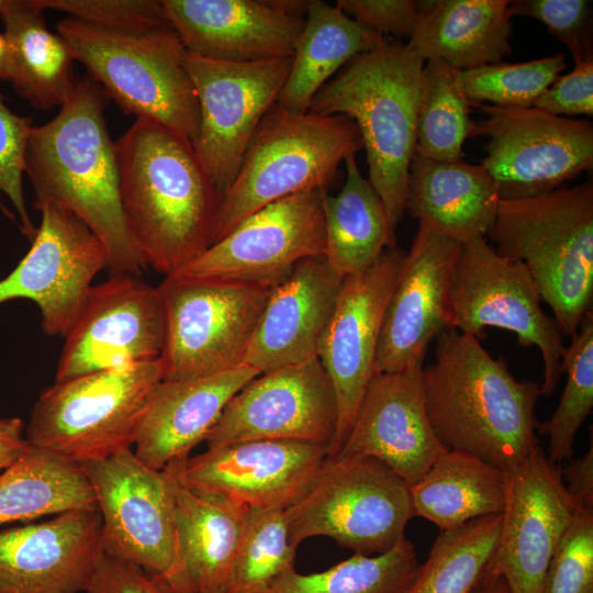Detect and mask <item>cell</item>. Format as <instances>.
I'll list each match as a JSON object with an SVG mask.
<instances>
[{"label":"cell","mask_w":593,"mask_h":593,"mask_svg":"<svg viewBox=\"0 0 593 593\" xmlns=\"http://www.w3.org/2000/svg\"><path fill=\"white\" fill-rule=\"evenodd\" d=\"M115 153L134 246L145 267L174 275L213 244L222 193L192 143L154 121L136 119Z\"/></svg>","instance_id":"1"},{"label":"cell","mask_w":593,"mask_h":593,"mask_svg":"<svg viewBox=\"0 0 593 593\" xmlns=\"http://www.w3.org/2000/svg\"><path fill=\"white\" fill-rule=\"evenodd\" d=\"M421 384L428 421L446 449L505 471L539 447L540 383L516 380L507 361L493 358L475 337L444 329Z\"/></svg>","instance_id":"2"},{"label":"cell","mask_w":593,"mask_h":593,"mask_svg":"<svg viewBox=\"0 0 593 593\" xmlns=\"http://www.w3.org/2000/svg\"><path fill=\"white\" fill-rule=\"evenodd\" d=\"M59 108L30 134L24 172L35 192L34 206L48 203L69 211L101 240L112 273L139 276L146 267L125 222L115 143L99 85L89 77L78 80Z\"/></svg>","instance_id":"3"},{"label":"cell","mask_w":593,"mask_h":593,"mask_svg":"<svg viewBox=\"0 0 593 593\" xmlns=\"http://www.w3.org/2000/svg\"><path fill=\"white\" fill-rule=\"evenodd\" d=\"M423 68L424 60L407 43L383 37L349 60L309 108L312 113L345 115L355 122L366 149L368 180L394 233L406 211Z\"/></svg>","instance_id":"4"},{"label":"cell","mask_w":593,"mask_h":593,"mask_svg":"<svg viewBox=\"0 0 593 593\" xmlns=\"http://www.w3.org/2000/svg\"><path fill=\"white\" fill-rule=\"evenodd\" d=\"M486 235L499 255L525 266L562 334L572 337L592 311V181L500 200Z\"/></svg>","instance_id":"5"},{"label":"cell","mask_w":593,"mask_h":593,"mask_svg":"<svg viewBox=\"0 0 593 593\" xmlns=\"http://www.w3.org/2000/svg\"><path fill=\"white\" fill-rule=\"evenodd\" d=\"M56 31L89 78L124 112L194 142L199 102L186 68L187 51L171 25L112 30L68 16Z\"/></svg>","instance_id":"6"},{"label":"cell","mask_w":593,"mask_h":593,"mask_svg":"<svg viewBox=\"0 0 593 593\" xmlns=\"http://www.w3.org/2000/svg\"><path fill=\"white\" fill-rule=\"evenodd\" d=\"M361 148L360 132L347 116L295 112L276 101L222 193L213 244L270 203L304 191L327 190L339 164Z\"/></svg>","instance_id":"7"},{"label":"cell","mask_w":593,"mask_h":593,"mask_svg":"<svg viewBox=\"0 0 593 593\" xmlns=\"http://www.w3.org/2000/svg\"><path fill=\"white\" fill-rule=\"evenodd\" d=\"M161 380L156 359L55 381L33 405L25 438L33 448L79 465L131 448Z\"/></svg>","instance_id":"8"},{"label":"cell","mask_w":593,"mask_h":593,"mask_svg":"<svg viewBox=\"0 0 593 593\" xmlns=\"http://www.w3.org/2000/svg\"><path fill=\"white\" fill-rule=\"evenodd\" d=\"M415 517L410 485L368 456H328L307 492L284 510L290 542L325 536L363 555H378L405 538Z\"/></svg>","instance_id":"9"},{"label":"cell","mask_w":593,"mask_h":593,"mask_svg":"<svg viewBox=\"0 0 593 593\" xmlns=\"http://www.w3.org/2000/svg\"><path fill=\"white\" fill-rule=\"evenodd\" d=\"M540 293L525 266L508 260L477 236L458 243L447 293V328L482 339L485 327L516 335L542 359L540 396H550L561 378L567 346L556 320L541 307Z\"/></svg>","instance_id":"10"},{"label":"cell","mask_w":593,"mask_h":593,"mask_svg":"<svg viewBox=\"0 0 593 593\" xmlns=\"http://www.w3.org/2000/svg\"><path fill=\"white\" fill-rule=\"evenodd\" d=\"M94 491L105 556L139 567L176 593H195L181 555L170 473L132 448L81 463Z\"/></svg>","instance_id":"11"},{"label":"cell","mask_w":593,"mask_h":593,"mask_svg":"<svg viewBox=\"0 0 593 593\" xmlns=\"http://www.w3.org/2000/svg\"><path fill=\"white\" fill-rule=\"evenodd\" d=\"M272 287L165 277L157 287L165 322L163 380L211 376L244 365Z\"/></svg>","instance_id":"12"},{"label":"cell","mask_w":593,"mask_h":593,"mask_svg":"<svg viewBox=\"0 0 593 593\" xmlns=\"http://www.w3.org/2000/svg\"><path fill=\"white\" fill-rule=\"evenodd\" d=\"M485 119L471 136H484L481 165L495 182L500 200L551 192L593 167V124L558 116L535 107L479 104Z\"/></svg>","instance_id":"13"},{"label":"cell","mask_w":593,"mask_h":593,"mask_svg":"<svg viewBox=\"0 0 593 593\" xmlns=\"http://www.w3.org/2000/svg\"><path fill=\"white\" fill-rule=\"evenodd\" d=\"M291 64L292 57L225 61L187 52L186 68L200 110L192 146L221 193L233 181L257 126L277 101Z\"/></svg>","instance_id":"14"},{"label":"cell","mask_w":593,"mask_h":593,"mask_svg":"<svg viewBox=\"0 0 593 593\" xmlns=\"http://www.w3.org/2000/svg\"><path fill=\"white\" fill-rule=\"evenodd\" d=\"M325 192L304 191L264 206L170 276L277 284L301 260L325 256Z\"/></svg>","instance_id":"15"},{"label":"cell","mask_w":593,"mask_h":593,"mask_svg":"<svg viewBox=\"0 0 593 593\" xmlns=\"http://www.w3.org/2000/svg\"><path fill=\"white\" fill-rule=\"evenodd\" d=\"M338 426L333 385L318 359L262 372L225 405L204 441L296 440L328 446Z\"/></svg>","instance_id":"16"},{"label":"cell","mask_w":593,"mask_h":593,"mask_svg":"<svg viewBox=\"0 0 593 593\" xmlns=\"http://www.w3.org/2000/svg\"><path fill=\"white\" fill-rule=\"evenodd\" d=\"M165 334L157 287L131 273L92 286L66 333L55 381L159 359Z\"/></svg>","instance_id":"17"},{"label":"cell","mask_w":593,"mask_h":593,"mask_svg":"<svg viewBox=\"0 0 593 593\" xmlns=\"http://www.w3.org/2000/svg\"><path fill=\"white\" fill-rule=\"evenodd\" d=\"M42 214L32 246L19 265L0 280V304L33 301L46 335L65 336L76 320L93 278L108 268V254L94 233L69 211L53 204Z\"/></svg>","instance_id":"18"},{"label":"cell","mask_w":593,"mask_h":593,"mask_svg":"<svg viewBox=\"0 0 593 593\" xmlns=\"http://www.w3.org/2000/svg\"><path fill=\"white\" fill-rule=\"evenodd\" d=\"M505 473L499 539L489 568L504 575L514 593H541L548 563L578 507L561 467L540 446Z\"/></svg>","instance_id":"19"},{"label":"cell","mask_w":593,"mask_h":593,"mask_svg":"<svg viewBox=\"0 0 593 593\" xmlns=\"http://www.w3.org/2000/svg\"><path fill=\"white\" fill-rule=\"evenodd\" d=\"M405 253L385 248L363 271L346 277L322 338L318 360L335 392L338 426L331 456L344 444L374 374L384 310Z\"/></svg>","instance_id":"20"},{"label":"cell","mask_w":593,"mask_h":593,"mask_svg":"<svg viewBox=\"0 0 593 593\" xmlns=\"http://www.w3.org/2000/svg\"><path fill=\"white\" fill-rule=\"evenodd\" d=\"M329 448L296 440H248L189 457L183 483L193 493L250 510H286L311 488Z\"/></svg>","instance_id":"21"},{"label":"cell","mask_w":593,"mask_h":593,"mask_svg":"<svg viewBox=\"0 0 593 593\" xmlns=\"http://www.w3.org/2000/svg\"><path fill=\"white\" fill-rule=\"evenodd\" d=\"M192 55L225 61L292 57L309 1L161 0Z\"/></svg>","instance_id":"22"},{"label":"cell","mask_w":593,"mask_h":593,"mask_svg":"<svg viewBox=\"0 0 593 593\" xmlns=\"http://www.w3.org/2000/svg\"><path fill=\"white\" fill-rule=\"evenodd\" d=\"M98 507L0 529V593L85 591L104 552Z\"/></svg>","instance_id":"23"},{"label":"cell","mask_w":593,"mask_h":593,"mask_svg":"<svg viewBox=\"0 0 593 593\" xmlns=\"http://www.w3.org/2000/svg\"><path fill=\"white\" fill-rule=\"evenodd\" d=\"M424 359L371 378L355 422L336 455L373 457L410 486L447 449L427 417L421 384ZM335 456V455H334Z\"/></svg>","instance_id":"24"},{"label":"cell","mask_w":593,"mask_h":593,"mask_svg":"<svg viewBox=\"0 0 593 593\" xmlns=\"http://www.w3.org/2000/svg\"><path fill=\"white\" fill-rule=\"evenodd\" d=\"M458 243L419 224L389 296L374 373L398 372L425 359L428 345L447 328V293Z\"/></svg>","instance_id":"25"},{"label":"cell","mask_w":593,"mask_h":593,"mask_svg":"<svg viewBox=\"0 0 593 593\" xmlns=\"http://www.w3.org/2000/svg\"><path fill=\"white\" fill-rule=\"evenodd\" d=\"M344 279L325 256L298 262L272 287L244 365L262 373L318 359Z\"/></svg>","instance_id":"26"},{"label":"cell","mask_w":593,"mask_h":593,"mask_svg":"<svg viewBox=\"0 0 593 593\" xmlns=\"http://www.w3.org/2000/svg\"><path fill=\"white\" fill-rule=\"evenodd\" d=\"M260 372L247 365L198 378L161 380L149 394L134 454L146 466L163 470L188 459L204 441L228 401Z\"/></svg>","instance_id":"27"},{"label":"cell","mask_w":593,"mask_h":593,"mask_svg":"<svg viewBox=\"0 0 593 593\" xmlns=\"http://www.w3.org/2000/svg\"><path fill=\"white\" fill-rule=\"evenodd\" d=\"M512 18L508 0L417 1L407 45L457 71L499 64L512 52Z\"/></svg>","instance_id":"28"},{"label":"cell","mask_w":593,"mask_h":593,"mask_svg":"<svg viewBox=\"0 0 593 593\" xmlns=\"http://www.w3.org/2000/svg\"><path fill=\"white\" fill-rule=\"evenodd\" d=\"M499 203L495 182L481 164L438 161L414 154L406 211L419 224L461 243L489 233Z\"/></svg>","instance_id":"29"},{"label":"cell","mask_w":593,"mask_h":593,"mask_svg":"<svg viewBox=\"0 0 593 593\" xmlns=\"http://www.w3.org/2000/svg\"><path fill=\"white\" fill-rule=\"evenodd\" d=\"M186 460L165 468L171 478L175 523L186 570L195 593H225L250 508L193 493L181 478Z\"/></svg>","instance_id":"30"},{"label":"cell","mask_w":593,"mask_h":593,"mask_svg":"<svg viewBox=\"0 0 593 593\" xmlns=\"http://www.w3.org/2000/svg\"><path fill=\"white\" fill-rule=\"evenodd\" d=\"M37 0H2L0 19L10 47V79L33 108L60 107L75 86V57L68 43L52 32Z\"/></svg>","instance_id":"31"},{"label":"cell","mask_w":593,"mask_h":593,"mask_svg":"<svg viewBox=\"0 0 593 593\" xmlns=\"http://www.w3.org/2000/svg\"><path fill=\"white\" fill-rule=\"evenodd\" d=\"M382 38L336 4L309 1L290 71L277 102L295 112H307L314 96L336 72Z\"/></svg>","instance_id":"32"},{"label":"cell","mask_w":593,"mask_h":593,"mask_svg":"<svg viewBox=\"0 0 593 593\" xmlns=\"http://www.w3.org/2000/svg\"><path fill=\"white\" fill-rule=\"evenodd\" d=\"M506 473L467 452L447 449L410 486L415 516L439 530L500 514L504 506Z\"/></svg>","instance_id":"33"},{"label":"cell","mask_w":593,"mask_h":593,"mask_svg":"<svg viewBox=\"0 0 593 593\" xmlns=\"http://www.w3.org/2000/svg\"><path fill=\"white\" fill-rule=\"evenodd\" d=\"M346 179L342 190L325 192V258L343 278L371 266L381 253L396 246L395 233L382 201L357 165L356 155L345 159Z\"/></svg>","instance_id":"34"},{"label":"cell","mask_w":593,"mask_h":593,"mask_svg":"<svg viewBox=\"0 0 593 593\" xmlns=\"http://www.w3.org/2000/svg\"><path fill=\"white\" fill-rule=\"evenodd\" d=\"M97 507L79 463L33 448L0 474V526Z\"/></svg>","instance_id":"35"},{"label":"cell","mask_w":593,"mask_h":593,"mask_svg":"<svg viewBox=\"0 0 593 593\" xmlns=\"http://www.w3.org/2000/svg\"><path fill=\"white\" fill-rule=\"evenodd\" d=\"M415 546L403 538L378 555L355 552L322 571L281 574L268 593H406L418 568Z\"/></svg>","instance_id":"36"},{"label":"cell","mask_w":593,"mask_h":593,"mask_svg":"<svg viewBox=\"0 0 593 593\" xmlns=\"http://www.w3.org/2000/svg\"><path fill=\"white\" fill-rule=\"evenodd\" d=\"M501 513L440 530L406 593H467L491 561Z\"/></svg>","instance_id":"37"},{"label":"cell","mask_w":593,"mask_h":593,"mask_svg":"<svg viewBox=\"0 0 593 593\" xmlns=\"http://www.w3.org/2000/svg\"><path fill=\"white\" fill-rule=\"evenodd\" d=\"M457 70L439 60L424 65L415 155L438 160L460 159L462 146L471 136L470 103L456 87Z\"/></svg>","instance_id":"38"},{"label":"cell","mask_w":593,"mask_h":593,"mask_svg":"<svg viewBox=\"0 0 593 593\" xmlns=\"http://www.w3.org/2000/svg\"><path fill=\"white\" fill-rule=\"evenodd\" d=\"M561 373L567 380L558 406L549 419L537 424L549 438L547 457L558 465L572 458L575 435L593 409V311L571 337Z\"/></svg>","instance_id":"39"},{"label":"cell","mask_w":593,"mask_h":593,"mask_svg":"<svg viewBox=\"0 0 593 593\" xmlns=\"http://www.w3.org/2000/svg\"><path fill=\"white\" fill-rule=\"evenodd\" d=\"M567 67L557 53L524 63H499L456 71V87L470 105L525 109L534 107Z\"/></svg>","instance_id":"40"},{"label":"cell","mask_w":593,"mask_h":593,"mask_svg":"<svg viewBox=\"0 0 593 593\" xmlns=\"http://www.w3.org/2000/svg\"><path fill=\"white\" fill-rule=\"evenodd\" d=\"M298 547L289 540L284 510H250L225 593H268L294 569Z\"/></svg>","instance_id":"41"},{"label":"cell","mask_w":593,"mask_h":593,"mask_svg":"<svg viewBox=\"0 0 593 593\" xmlns=\"http://www.w3.org/2000/svg\"><path fill=\"white\" fill-rule=\"evenodd\" d=\"M541 593H593V511L574 513L548 563Z\"/></svg>","instance_id":"42"},{"label":"cell","mask_w":593,"mask_h":593,"mask_svg":"<svg viewBox=\"0 0 593 593\" xmlns=\"http://www.w3.org/2000/svg\"><path fill=\"white\" fill-rule=\"evenodd\" d=\"M512 16L533 18L561 42L574 64L593 57V13L588 0L510 1Z\"/></svg>","instance_id":"43"},{"label":"cell","mask_w":593,"mask_h":593,"mask_svg":"<svg viewBox=\"0 0 593 593\" xmlns=\"http://www.w3.org/2000/svg\"><path fill=\"white\" fill-rule=\"evenodd\" d=\"M32 128L33 119L13 113L0 94V193L5 194L13 204L21 221V231L31 240L37 228L33 225L26 210L22 179ZM0 209L9 216L11 215L1 203Z\"/></svg>","instance_id":"44"},{"label":"cell","mask_w":593,"mask_h":593,"mask_svg":"<svg viewBox=\"0 0 593 593\" xmlns=\"http://www.w3.org/2000/svg\"><path fill=\"white\" fill-rule=\"evenodd\" d=\"M44 9L112 30H146L168 22L160 1L154 0H37Z\"/></svg>","instance_id":"45"},{"label":"cell","mask_w":593,"mask_h":593,"mask_svg":"<svg viewBox=\"0 0 593 593\" xmlns=\"http://www.w3.org/2000/svg\"><path fill=\"white\" fill-rule=\"evenodd\" d=\"M336 5L350 19L383 37H409L416 19L417 1L338 0Z\"/></svg>","instance_id":"46"},{"label":"cell","mask_w":593,"mask_h":593,"mask_svg":"<svg viewBox=\"0 0 593 593\" xmlns=\"http://www.w3.org/2000/svg\"><path fill=\"white\" fill-rule=\"evenodd\" d=\"M534 107L558 116H592L593 57L574 64L569 74L559 76Z\"/></svg>","instance_id":"47"},{"label":"cell","mask_w":593,"mask_h":593,"mask_svg":"<svg viewBox=\"0 0 593 593\" xmlns=\"http://www.w3.org/2000/svg\"><path fill=\"white\" fill-rule=\"evenodd\" d=\"M86 593H176L139 567L103 555Z\"/></svg>","instance_id":"48"},{"label":"cell","mask_w":593,"mask_h":593,"mask_svg":"<svg viewBox=\"0 0 593 593\" xmlns=\"http://www.w3.org/2000/svg\"><path fill=\"white\" fill-rule=\"evenodd\" d=\"M563 484L579 510L593 511V444L578 458H571L561 468Z\"/></svg>","instance_id":"49"},{"label":"cell","mask_w":593,"mask_h":593,"mask_svg":"<svg viewBox=\"0 0 593 593\" xmlns=\"http://www.w3.org/2000/svg\"><path fill=\"white\" fill-rule=\"evenodd\" d=\"M23 429L19 417L0 418V469L9 468L31 449Z\"/></svg>","instance_id":"50"},{"label":"cell","mask_w":593,"mask_h":593,"mask_svg":"<svg viewBox=\"0 0 593 593\" xmlns=\"http://www.w3.org/2000/svg\"><path fill=\"white\" fill-rule=\"evenodd\" d=\"M467 593H514L508 581L504 575L494 572L489 568L484 569L483 573L474 585Z\"/></svg>","instance_id":"51"},{"label":"cell","mask_w":593,"mask_h":593,"mask_svg":"<svg viewBox=\"0 0 593 593\" xmlns=\"http://www.w3.org/2000/svg\"><path fill=\"white\" fill-rule=\"evenodd\" d=\"M10 79V47L3 32H0V81Z\"/></svg>","instance_id":"52"},{"label":"cell","mask_w":593,"mask_h":593,"mask_svg":"<svg viewBox=\"0 0 593 593\" xmlns=\"http://www.w3.org/2000/svg\"><path fill=\"white\" fill-rule=\"evenodd\" d=\"M1 1H2V0H0V4H1Z\"/></svg>","instance_id":"53"}]
</instances>
